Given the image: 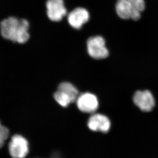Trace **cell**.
Wrapping results in <instances>:
<instances>
[{
	"instance_id": "52a82bcc",
	"label": "cell",
	"mask_w": 158,
	"mask_h": 158,
	"mask_svg": "<svg viewBox=\"0 0 158 158\" xmlns=\"http://www.w3.org/2000/svg\"><path fill=\"white\" fill-rule=\"evenodd\" d=\"M76 103L79 110L83 113L94 114L99 107L97 98L90 93L80 94L77 99Z\"/></svg>"
},
{
	"instance_id": "9c48e42d",
	"label": "cell",
	"mask_w": 158,
	"mask_h": 158,
	"mask_svg": "<svg viewBox=\"0 0 158 158\" xmlns=\"http://www.w3.org/2000/svg\"><path fill=\"white\" fill-rule=\"evenodd\" d=\"M89 17V14L87 9L84 8L78 7L73 9L69 14L67 20L69 24L72 27L79 29L88 21Z\"/></svg>"
},
{
	"instance_id": "6da1fadb",
	"label": "cell",
	"mask_w": 158,
	"mask_h": 158,
	"mask_svg": "<svg viewBox=\"0 0 158 158\" xmlns=\"http://www.w3.org/2000/svg\"><path fill=\"white\" fill-rule=\"evenodd\" d=\"M30 23L25 18L9 16L0 22V34L5 39L23 44L30 38Z\"/></svg>"
},
{
	"instance_id": "277c9868",
	"label": "cell",
	"mask_w": 158,
	"mask_h": 158,
	"mask_svg": "<svg viewBox=\"0 0 158 158\" xmlns=\"http://www.w3.org/2000/svg\"><path fill=\"white\" fill-rule=\"evenodd\" d=\"M9 153L13 158H25L29 152V144L24 137L15 135L9 144Z\"/></svg>"
},
{
	"instance_id": "8fae6325",
	"label": "cell",
	"mask_w": 158,
	"mask_h": 158,
	"mask_svg": "<svg viewBox=\"0 0 158 158\" xmlns=\"http://www.w3.org/2000/svg\"><path fill=\"white\" fill-rule=\"evenodd\" d=\"M53 97L56 102L61 106L64 107L68 106L71 103L73 102L69 94L60 90H57Z\"/></svg>"
},
{
	"instance_id": "5b68a950",
	"label": "cell",
	"mask_w": 158,
	"mask_h": 158,
	"mask_svg": "<svg viewBox=\"0 0 158 158\" xmlns=\"http://www.w3.org/2000/svg\"><path fill=\"white\" fill-rule=\"evenodd\" d=\"M45 6L47 17L52 21H60L67 15L63 0H47Z\"/></svg>"
},
{
	"instance_id": "7c38bea8",
	"label": "cell",
	"mask_w": 158,
	"mask_h": 158,
	"mask_svg": "<svg viewBox=\"0 0 158 158\" xmlns=\"http://www.w3.org/2000/svg\"><path fill=\"white\" fill-rule=\"evenodd\" d=\"M9 136V131L5 126H3L0 122V148L3 146L5 142Z\"/></svg>"
},
{
	"instance_id": "7a4b0ae2",
	"label": "cell",
	"mask_w": 158,
	"mask_h": 158,
	"mask_svg": "<svg viewBox=\"0 0 158 158\" xmlns=\"http://www.w3.org/2000/svg\"><path fill=\"white\" fill-rule=\"evenodd\" d=\"M145 8L144 0H118L116 5L117 14L124 20H138Z\"/></svg>"
},
{
	"instance_id": "30bf717a",
	"label": "cell",
	"mask_w": 158,
	"mask_h": 158,
	"mask_svg": "<svg viewBox=\"0 0 158 158\" xmlns=\"http://www.w3.org/2000/svg\"><path fill=\"white\" fill-rule=\"evenodd\" d=\"M58 89L64 91L69 94L73 102L76 101L79 96L78 90L74 85L69 82H63L60 84L58 86Z\"/></svg>"
},
{
	"instance_id": "3957f363",
	"label": "cell",
	"mask_w": 158,
	"mask_h": 158,
	"mask_svg": "<svg viewBox=\"0 0 158 158\" xmlns=\"http://www.w3.org/2000/svg\"><path fill=\"white\" fill-rule=\"evenodd\" d=\"M87 47L88 54L94 59H103L109 55L108 49L105 45V40L100 35L88 39Z\"/></svg>"
},
{
	"instance_id": "ba28073f",
	"label": "cell",
	"mask_w": 158,
	"mask_h": 158,
	"mask_svg": "<svg viewBox=\"0 0 158 158\" xmlns=\"http://www.w3.org/2000/svg\"><path fill=\"white\" fill-rule=\"evenodd\" d=\"M87 126L89 129L93 131L107 133L110 129L111 122L105 115L94 114L88 119Z\"/></svg>"
},
{
	"instance_id": "8992f818",
	"label": "cell",
	"mask_w": 158,
	"mask_h": 158,
	"mask_svg": "<svg viewBox=\"0 0 158 158\" xmlns=\"http://www.w3.org/2000/svg\"><path fill=\"white\" fill-rule=\"evenodd\" d=\"M133 101L135 104L144 112L152 111L155 105L154 96L148 90L137 91L134 94Z\"/></svg>"
}]
</instances>
